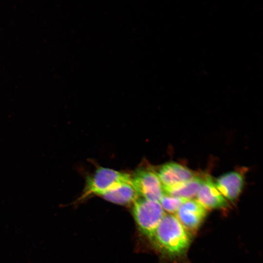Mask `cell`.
<instances>
[{"label": "cell", "instance_id": "obj_1", "mask_svg": "<svg viewBox=\"0 0 263 263\" xmlns=\"http://www.w3.org/2000/svg\"><path fill=\"white\" fill-rule=\"evenodd\" d=\"M150 240L162 252L176 257L185 253L191 236L176 217L168 214L164 215Z\"/></svg>", "mask_w": 263, "mask_h": 263}, {"label": "cell", "instance_id": "obj_2", "mask_svg": "<svg viewBox=\"0 0 263 263\" xmlns=\"http://www.w3.org/2000/svg\"><path fill=\"white\" fill-rule=\"evenodd\" d=\"M132 213L141 232L150 240L161 219L164 211L159 202L142 197L133 202Z\"/></svg>", "mask_w": 263, "mask_h": 263}, {"label": "cell", "instance_id": "obj_3", "mask_svg": "<svg viewBox=\"0 0 263 263\" xmlns=\"http://www.w3.org/2000/svg\"><path fill=\"white\" fill-rule=\"evenodd\" d=\"M131 181V176L125 173L109 168H98L86 179L83 198L90 195H101L117 186Z\"/></svg>", "mask_w": 263, "mask_h": 263}, {"label": "cell", "instance_id": "obj_4", "mask_svg": "<svg viewBox=\"0 0 263 263\" xmlns=\"http://www.w3.org/2000/svg\"><path fill=\"white\" fill-rule=\"evenodd\" d=\"M131 181L138 195L159 202L164 194L157 173L149 168H140L131 176Z\"/></svg>", "mask_w": 263, "mask_h": 263}, {"label": "cell", "instance_id": "obj_5", "mask_svg": "<svg viewBox=\"0 0 263 263\" xmlns=\"http://www.w3.org/2000/svg\"><path fill=\"white\" fill-rule=\"evenodd\" d=\"M177 218L188 231L197 230L204 220L207 213L206 208L197 200H186L176 212Z\"/></svg>", "mask_w": 263, "mask_h": 263}, {"label": "cell", "instance_id": "obj_6", "mask_svg": "<svg viewBox=\"0 0 263 263\" xmlns=\"http://www.w3.org/2000/svg\"><path fill=\"white\" fill-rule=\"evenodd\" d=\"M156 173L163 189L182 184L195 175L188 168L175 162H169L163 165Z\"/></svg>", "mask_w": 263, "mask_h": 263}, {"label": "cell", "instance_id": "obj_7", "mask_svg": "<svg viewBox=\"0 0 263 263\" xmlns=\"http://www.w3.org/2000/svg\"><path fill=\"white\" fill-rule=\"evenodd\" d=\"M196 197L197 200L207 209H219L227 206L226 200L217 188L211 177L208 175L204 177Z\"/></svg>", "mask_w": 263, "mask_h": 263}, {"label": "cell", "instance_id": "obj_8", "mask_svg": "<svg viewBox=\"0 0 263 263\" xmlns=\"http://www.w3.org/2000/svg\"><path fill=\"white\" fill-rule=\"evenodd\" d=\"M244 175L239 171H231L219 176L215 185L224 198L233 201L241 194L244 185Z\"/></svg>", "mask_w": 263, "mask_h": 263}, {"label": "cell", "instance_id": "obj_9", "mask_svg": "<svg viewBox=\"0 0 263 263\" xmlns=\"http://www.w3.org/2000/svg\"><path fill=\"white\" fill-rule=\"evenodd\" d=\"M100 196L108 201L119 205L133 202L138 197L131 181L121 184Z\"/></svg>", "mask_w": 263, "mask_h": 263}, {"label": "cell", "instance_id": "obj_10", "mask_svg": "<svg viewBox=\"0 0 263 263\" xmlns=\"http://www.w3.org/2000/svg\"><path fill=\"white\" fill-rule=\"evenodd\" d=\"M204 177L195 175L189 180L172 188L163 189L167 195L188 200L196 196L203 181Z\"/></svg>", "mask_w": 263, "mask_h": 263}, {"label": "cell", "instance_id": "obj_11", "mask_svg": "<svg viewBox=\"0 0 263 263\" xmlns=\"http://www.w3.org/2000/svg\"><path fill=\"white\" fill-rule=\"evenodd\" d=\"M186 200H187L164 193L159 203L163 210L173 213L177 211L180 207Z\"/></svg>", "mask_w": 263, "mask_h": 263}]
</instances>
